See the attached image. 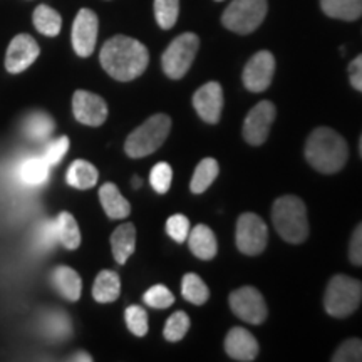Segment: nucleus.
Listing matches in <instances>:
<instances>
[{
	"label": "nucleus",
	"mask_w": 362,
	"mask_h": 362,
	"mask_svg": "<svg viewBox=\"0 0 362 362\" xmlns=\"http://www.w3.org/2000/svg\"><path fill=\"white\" fill-rule=\"evenodd\" d=\"M349 83L356 90L362 93V54L349 64Z\"/></svg>",
	"instance_id": "obj_41"
},
{
	"label": "nucleus",
	"mask_w": 362,
	"mask_h": 362,
	"mask_svg": "<svg viewBox=\"0 0 362 362\" xmlns=\"http://www.w3.org/2000/svg\"><path fill=\"white\" fill-rule=\"evenodd\" d=\"M121 293L119 275L112 270L99 272L93 285V297L99 304H111Z\"/></svg>",
	"instance_id": "obj_21"
},
{
	"label": "nucleus",
	"mask_w": 362,
	"mask_h": 362,
	"mask_svg": "<svg viewBox=\"0 0 362 362\" xmlns=\"http://www.w3.org/2000/svg\"><path fill=\"white\" fill-rule=\"evenodd\" d=\"M99 173L98 168H94V165H90L89 161L84 160H76L67 170L66 180L67 185L78 188V189H89L98 183Z\"/></svg>",
	"instance_id": "obj_24"
},
{
	"label": "nucleus",
	"mask_w": 362,
	"mask_h": 362,
	"mask_svg": "<svg viewBox=\"0 0 362 362\" xmlns=\"http://www.w3.org/2000/svg\"><path fill=\"white\" fill-rule=\"evenodd\" d=\"M49 168L51 166L45 163L42 156H33L21 163L19 168H17V176L24 185L39 187V185H44L47 181Z\"/></svg>",
	"instance_id": "obj_22"
},
{
	"label": "nucleus",
	"mask_w": 362,
	"mask_h": 362,
	"mask_svg": "<svg viewBox=\"0 0 362 362\" xmlns=\"http://www.w3.org/2000/svg\"><path fill=\"white\" fill-rule=\"evenodd\" d=\"M99 21L90 8H81L72 24V47L79 57H89L98 40Z\"/></svg>",
	"instance_id": "obj_11"
},
{
	"label": "nucleus",
	"mask_w": 362,
	"mask_h": 362,
	"mask_svg": "<svg viewBox=\"0 0 362 362\" xmlns=\"http://www.w3.org/2000/svg\"><path fill=\"white\" fill-rule=\"evenodd\" d=\"M35 29L39 30L40 34L47 35V37H56L61 33L62 27V17L57 11H54L52 7L49 6H39L34 11L33 16Z\"/></svg>",
	"instance_id": "obj_27"
},
{
	"label": "nucleus",
	"mask_w": 362,
	"mask_h": 362,
	"mask_svg": "<svg viewBox=\"0 0 362 362\" xmlns=\"http://www.w3.org/2000/svg\"><path fill=\"white\" fill-rule=\"evenodd\" d=\"M267 0H233L221 16V24L235 34H252L267 16Z\"/></svg>",
	"instance_id": "obj_6"
},
{
	"label": "nucleus",
	"mask_w": 362,
	"mask_h": 362,
	"mask_svg": "<svg viewBox=\"0 0 362 362\" xmlns=\"http://www.w3.org/2000/svg\"><path fill=\"white\" fill-rule=\"evenodd\" d=\"M52 282L56 285L57 292L64 298H67V300H79L81 292H83V280H81L78 272L72 270L71 267H57L52 272Z\"/></svg>",
	"instance_id": "obj_20"
},
{
	"label": "nucleus",
	"mask_w": 362,
	"mask_h": 362,
	"mask_svg": "<svg viewBox=\"0 0 362 362\" xmlns=\"http://www.w3.org/2000/svg\"><path fill=\"white\" fill-rule=\"evenodd\" d=\"M71 361H76V362H83V361H86V362H90L93 361V357H90L88 352H78V354H74L71 357Z\"/></svg>",
	"instance_id": "obj_42"
},
{
	"label": "nucleus",
	"mask_w": 362,
	"mask_h": 362,
	"mask_svg": "<svg viewBox=\"0 0 362 362\" xmlns=\"http://www.w3.org/2000/svg\"><path fill=\"white\" fill-rule=\"evenodd\" d=\"M349 260L352 265L362 267V221L352 232L349 242Z\"/></svg>",
	"instance_id": "obj_39"
},
{
	"label": "nucleus",
	"mask_w": 362,
	"mask_h": 362,
	"mask_svg": "<svg viewBox=\"0 0 362 362\" xmlns=\"http://www.w3.org/2000/svg\"><path fill=\"white\" fill-rule=\"evenodd\" d=\"M42 330L47 337L51 339H61L69 337L72 334V325L69 317H67L62 310H52L45 314L42 319Z\"/></svg>",
	"instance_id": "obj_28"
},
{
	"label": "nucleus",
	"mask_w": 362,
	"mask_h": 362,
	"mask_svg": "<svg viewBox=\"0 0 362 362\" xmlns=\"http://www.w3.org/2000/svg\"><path fill=\"white\" fill-rule=\"evenodd\" d=\"M320 8L327 17L339 21H357L362 17V0H320Z\"/></svg>",
	"instance_id": "obj_23"
},
{
	"label": "nucleus",
	"mask_w": 362,
	"mask_h": 362,
	"mask_svg": "<svg viewBox=\"0 0 362 362\" xmlns=\"http://www.w3.org/2000/svg\"><path fill=\"white\" fill-rule=\"evenodd\" d=\"M67 149H69V138H67V136H61V138L54 139V141H51L45 146L42 158L49 166H56L61 163L62 158H64Z\"/></svg>",
	"instance_id": "obj_37"
},
{
	"label": "nucleus",
	"mask_w": 362,
	"mask_h": 362,
	"mask_svg": "<svg viewBox=\"0 0 362 362\" xmlns=\"http://www.w3.org/2000/svg\"><path fill=\"white\" fill-rule=\"evenodd\" d=\"M144 302L149 307H153V309H168L170 305H173L175 296L165 285H155V287L148 288V292L144 293Z\"/></svg>",
	"instance_id": "obj_36"
},
{
	"label": "nucleus",
	"mask_w": 362,
	"mask_h": 362,
	"mask_svg": "<svg viewBox=\"0 0 362 362\" xmlns=\"http://www.w3.org/2000/svg\"><path fill=\"white\" fill-rule=\"evenodd\" d=\"M362 302V282L349 275H334L325 288L324 309L330 317L344 319L359 309Z\"/></svg>",
	"instance_id": "obj_4"
},
{
	"label": "nucleus",
	"mask_w": 362,
	"mask_h": 362,
	"mask_svg": "<svg viewBox=\"0 0 362 362\" xmlns=\"http://www.w3.org/2000/svg\"><path fill=\"white\" fill-rule=\"evenodd\" d=\"M99 200L106 215L112 220H123L131 214L129 202L121 194L115 183H104L99 188Z\"/></svg>",
	"instance_id": "obj_17"
},
{
	"label": "nucleus",
	"mask_w": 362,
	"mask_h": 362,
	"mask_svg": "<svg viewBox=\"0 0 362 362\" xmlns=\"http://www.w3.org/2000/svg\"><path fill=\"white\" fill-rule=\"evenodd\" d=\"M237 240L238 250L245 255H259L265 250L269 242V228L265 221L255 214L240 215L237 221Z\"/></svg>",
	"instance_id": "obj_8"
},
{
	"label": "nucleus",
	"mask_w": 362,
	"mask_h": 362,
	"mask_svg": "<svg viewBox=\"0 0 362 362\" xmlns=\"http://www.w3.org/2000/svg\"><path fill=\"white\" fill-rule=\"evenodd\" d=\"M40 49L35 39L29 34H19L8 44L6 54V69L11 74H21L27 67L34 64L35 59L39 57Z\"/></svg>",
	"instance_id": "obj_14"
},
{
	"label": "nucleus",
	"mask_w": 362,
	"mask_h": 362,
	"mask_svg": "<svg viewBox=\"0 0 362 362\" xmlns=\"http://www.w3.org/2000/svg\"><path fill=\"white\" fill-rule=\"evenodd\" d=\"M171 129V119L166 115H155L136 128L124 143V151L129 158H144L166 141Z\"/></svg>",
	"instance_id": "obj_5"
},
{
	"label": "nucleus",
	"mask_w": 362,
	"mask_h": 362,
	"mask_svg": "<svg viewBox=\"0 0 362 362\" xmlns=\"http://www.w3.org/2000/svg\"><path fill=\"white\" fill-rule=\"evenodd\" d=\"M181 293L187 298L188 302H192L194 305L205 304L210 297V291H208L206 284L198 277L197 274H187L181 282Z\"/></svg>",
	"instance_id": "obj_30"
},
{
	"label": "nucleus",
	"mask_w": 362,
	"mask_h": 362,
	"mask_svg": "<svg viewBox=\"0 0 362 362\" xmlns=\"http://www.w3.org/2000/svg\"><path fill=\"white\" fill-rule=\"evenodd\" d=\"M359 153H361V158H362V136H361V141H359Z\"/></svg>",
	"instance_id": "obj_44"
},
{
	"label": "nucleus",
	"mask_w": 362,
	"mask_h": 362,
	"mask_svg": "<svg viewBox=\"0 0 362 362\" xmlns=\"http://www.w3.org/2000/svg\"><path fill=\"white\" fill-rule=\"evenodd\" d=\"M216 2H221V0H216Z\"/></svg>",
	"instance_id": "obj_45"
},
{
	"label": "nucleus",
	"mask_w": 362,
	"mask_h": 362,
	"mask_svg": "<svg viewBox=\"0 0 362 362\" xmlns=\"http://www.w3.org/2000/svg\"><path fill=\"white\" fill-rule=\"evenodd\" d=\"M166 232L175 242L183 243L188 238L189 233V221L185 215H173L166 221Z\"/></svg>",
	"instance_id": "obj_38"
},
{
	"label": "nucleus",
	"mask_w": 362,
	"mask_h": 362,
	"mask_svg": "<svg viewBox=\"0 0 362 362\" xmlns=\"http://www.w3.org/2000/svg\"><path fill=\"white\" fill-rule=\"evenodd\" d=\"M275 72V57L269 51H260L247 62L242 81L252 93H264L272 84Z\"/></svg>",
	"instance_id": "obj_12"
},
{
	"label": "nucleus",
	"mask_w": 362,
	"mask_h": 362,
	"mask_svg": "<svg viewBox=\"0 0 362 362\" xmlns=\"http://www.w3.org/2000/svg\"><path fill=\"white\" fill-rule=\"evenodd\" d=\"M200 39L197 34L185 33L168 45L161 56V67L170 79H181L197 57Z\"/></svg>",
	"instance_id": "obj_7"
},
{
	"label": "nucleus",
	"mask_w": 362,
	"mask_h": 362,
	"mask_svg": "<svg viewBox=\"0 0 362 362\" xmlns=\"http://www.w3.org/2000/svg\"><path fill=\"white\" fill-rule=\"evenodd\" d=\"M220 173V166L216 160L214 158H205V160L200 161V165L197 166L194 170L193 178L189 181V189L194 194H200L203 192H206L210 188V185L214 183L216 176Z\"/></svg>",
	"instance_id": "obj_26"
},
{
	"label": "nucleus",
	"mask_w": 362,
	"mask_h": 362,
	"mask_svg": "<svg viewBox=\"0 0 362 362\" xmlns=\"http://www.w3.org/2000/svg\"><path fill=\"white\" fill-rule=\"evenodd\" d=\"M272 221L275 230L288 243H302L309 237L305 203L296 194H284L272 208Z\"/></svg>",
	"instance_id": "obj_3"
},
{
	"label": "nucleus",
	"mask_w": 362,
	"mask_h": 362,
	"mask_svg": "<svg viewBox=\"0 0 362 362\" xmlns=\"http://www.w3.org/2000/svg\"><path fill=\"white\" fill-rule=\"evenodd\" d=\"M56 128L54 119L45 112H33L25 119V134L29 136L33 141H44L47 139Z\"/></svg>",
	"instance_id": "obj_29"
},
{
	"label": "nucleus",
	"mask_w": 362,
	"mask_h": 362,
	"mask_svg": "<svg viewBox=\"0 0 362 362\" xmlns=\"http://www.w3.org/2000/svg\"><path fill=\"white\" fill-rule=\"evenodd\" d=\"M54 221H56L57 242L64 245L67 250H76L81 245V232L74 216L69 211H62Z\"/></svg>",
	"instance_id": "obj_25"
},
{
	"label": "nucleus",
	"mask_w": 362,
	"mask_h": 362,
	"mask_svg": "<svg viewBox=\"0 0 362 362\" xmlns=\"http://www.w3.org/2000/svg\"><path fill=\"white\" fill-rule=\"evenodd\" d=\"M126 324H128V329L134 336L143 337L148 334V314L143 307L139 305H129L124 312Z\"/></svg>",
	"instance_id": "obj_33"
},
{
	"label": "nucleus",
	"mask_w": 362,
	"mask_h": 362,
	"mask_svg": "<svg viewBox=\"0 0 362 362\" xmlns=\"http://www.w3.org/2000/svg\"><path fill=\"white\" fill-rule=\"evenodd\" d=\"M180 16V0H155V17L161 29L168 30Z\"/></svg>",
	"instance_id": "obj_31"
},
{
	"label": "nucleus",
	"mask_w": 362,
	"mask_h": 362,
	"mask_svg": "<svg viewBox=\"0 0 362 362\" xmlns=\"http://www.w3.org/2000/svg\"><path fill=\"white\" fill-rule=\"evenodd\" d=\"M349 146L334 129L315 128L305 143V160L312 168L324 175H334L346 166Z\"/></svg>",
	"instance_id": "obj_2"
},
{
	"label": "nucleus",
	"mask_w": 362,
	"mask_h": 362,
	"mask_svg": "<svg viewBox=\"0 0 362 362\" xmlns=\"http://www.w3.org/2000/svg\"><path fill=\"white\" fill-rule=\"evenodd\" d=\"M103 69L112 79L128 83L143 74L149 62L148 49L128 35H115L103 45L99 54Z\"/></svg>",
	"instance_id": "obj_1"
},
{
	"label": "nucleus",
	"mask_w": 362,
	"mask_h": 362,
	"mask_svg": "<svg viewBox=\"0 0 362 362\" xmlns=\"http://www.w3.org/2000/svg\"><path fill=\"white\" fill-rule=\"evenodd\" d=\"M189 329V317L185 314L183 310L175 312L173 315H170V319L166 320L165 329H163V336L166 341L170 342H178L187 336Z\"/></svg>",
	"instance_id": "obj_32"
},
{
	"label": "nucleus",
	"mask_w": 362,
	"mask_h": 362,
	"mask_svg": "<svg viewBox=\"0 0 362 362\" xmlns=\"http://www.w3.org/2000/svg\"><path fill=\"white\" fill-rule=\"evenodd\" d=\"M275 106L270 101H260L252 107L243 121V138L252 146H260L269 138L270 128L275 121Z\"/></svg>",
	"instance_id": "obj_10"
},
{
	"label": "nucleus",
	"mask_w": 362,
	"mask_h": 362,
	"mask_svg": "<svg viewBox=\"0 0 362 362\" xmlns=\"http://www.w3.org/2000/svg\"><path fill=\"white\" fill-rule=\"evenodd\" d=\"M332 362H362V341L357 337L344 341L334 352Z\"/></svg>",
	"instance_id": "obj_34"
},
{
	"label": "nucleus",
	"mask_w": 362,
	"mask_h": 362,
	"mask_svg": "<svg viewBox=\"0 0 362 362\" xmlns=\"http://www.w3.org/2000/svg\"><path fill=\"white\" fill-rule=\"evenodd\" d=\"M139 187H141V178L134 176V178H133V188H139Z\"/></svg>",
	"instance_id": "obj_43"
},
{
	"label": "nucleus",
	"mask_w": 362,
	"mask_h": 362,
	"mask_svg": "<svg viewBox=\"0 0 362 362\" xmlns=\"http://www.w3.org/2000/svg\"><path fill=\"white\" fill-rule=\"evenodd\" d=\"M188 243L193 255L202 260H211L216 255V250H218L215 233L206 225L194 226L192 232L188 233Z\"/></svg>",
	"instance_id": "obj_18"
},
{
	"label": "nucleus",
	"mask_w": 362,
	"mask_h": 362,
	"mask_svg": "<svg viewBox=\"0 0 362 362\" xmlns=\"http://www.w3.org/2000/svg\"><path fill=\"white\" fill-rule=\"evenodd\" d=\"M193 107L208 124H216L223 110V89L218 83H206L193 94Z\"/></svg>",
	"instance_id": "obj_15"
},
{
	"label": "nucleus",
	"mask_w": 362,
	"mask_h": 362,
	"mask_svg": "<svg viewBox=\"0 0 362 362\" xmlns=\"http://www.w3.org/2000/svg\"><path fill=\"white\" fill-rule=\"evenodd\" d=\"M111 248L115 260L124 265L136 248V228L133 223L119 225L111 235Z\"/></svg>",
	"instance_id": "obj_19"
},
{
	"label": "nucleus",
	"mask_w": 362,
	"mask_h": 362,
	"mask_svg": "<svg viewBox=\"0 0 362 362\" xmlns=\"http://www.w3.org/2000/svg\"><path fill=\"white\" fill-rule=\"evenodd\" d=\"M225 351L235 361L250 362L259 356V342L247 329L233 327L226 334Z\"/></svg>",
	"instance_id": "obj_16"
},
{
	"label": "nucleus",
	"mask_w": 362,
	"mask_h": 362,
	"mask_svg": "<svg viewBox=\"0 0 362 362\" xmlns=\"http://www.w3.org/2000/svg\"><path fill=\"white\" fill-rule=\"evenodd\" d=\"M72 112L81 124L98 128L107 119V104L98 94L81 89L72 96Z\"/></svg>",
	"instance_id": "obj_13"
},
{
	"label": "nucleus",
	"mask_w": 362,
	"mask_h": 362,
	"mask_svg": "<svg viewBox=\"0 0 362 362\" xmlns=\"http://www.w3.org/2000/svg\"><path fill=\"white\" fill-rule=\"evenodd\" d=\"M56 242V221H45V223L39 228V245L42 247L44 250H49Z\"/></svg>",
	"instance_id": "obj_40"
},
{
	"label": "nucleus",
	"mask_w": 362,
	"mask_h": 362,
	"mask_svg": "<svg viewBox=\"0 0 362 362\" xmlns=\"http://www.w3.org/2000/svg\"><path fill=\"white\" fill-rule=\"evenodd\" d=\"M230 309L238 319L248 324L259 325L267 319V304L262 293L253 287H242L230 293Z\"/></svg>",
	"instance_id": "obj_9"
},
{
	"label": "nucleus",
	"mask_w": 362,
	"mask_h": 362,
	"mask_svg": "<svg viewBox=\"0 0 362 362\" xmlns=\"http://www.w3.org/2000/svg\"><path fill=\"white\" fill-rule=\"evenodd\" d=\"M171 180H173V170L168 163H158L155 168L149 173V181H151V187L156 193L165 194L171 187Z\"/></svg>",
	"instance_id": "obj_35"
}]
</instances>
